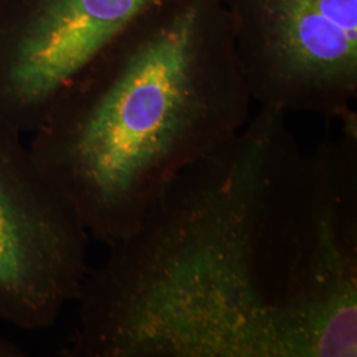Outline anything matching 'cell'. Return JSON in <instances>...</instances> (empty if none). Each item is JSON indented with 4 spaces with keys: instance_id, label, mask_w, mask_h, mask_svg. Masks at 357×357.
I'll use <instances>...</instances> for the list:
<instances>
[{
    "instance_id": "obj_6",
    "label": "cell",
    "mask_w": 357,
    "mask_h": 357,
    "mask_svg": "<svg viewBox=\"0 0 357 357\" xmlns=\"http://www.w3.org/2000/svg\"><path fill=\"white\" fill-rule=\"evenodd\" d=\"M24 356V351L19 345L10 343L8 340L0 339V357Z\"/></svg>"
},
{
    "instance_id": "obj_3",
    "label": "cell",
    "mask_w": 357,
    "mask_h": 357,
    "mask_svg": "<svg viewBox=\"0 0 357 357\" xmlns=\"http://www.w3.org/2000/svg\"><path fill=\"white\" fill-rule=\"evenodd\" d=\"M252 100L339 119L357 94V0H222Z\"/></svg>"
},
{
    "instance_id": "obj_5",
    "label": "cell",
    "mask_w": 357,
    "mask_h": 357,
    "mask_svg": "<svg viewBox=\"0 0 357 357\" xmlns=\"http://www.w3.org/2000/svg\"><path fill=\"white\" fill-rule=\"evenodd\" d=\"M160 0H0V119L32 134L66 85Z\"/></svg>"
},
{
    "instance_id": "obj_1",
    "label": "cell",
    "mask_w": 357,
    "mask_h": 357,
    "mask_svg": "<svg viewBox=\"0 0 357 357\" xmlns=\"http://www.w3.org/2000/svg\"><path fill=\"white\" fill-rule=\"evenodd\" d=\"M310 153L259 106L107 245L65 357H318Z\"/></svg>"
},
{
    "instance_id": "obj_2",
    "label": "cell",
    "mask_w": 357,
    "mask_h": 357,
    "mask_svg": "<svg viewBox=\"0 0 357 357\" xmlns=\"http://www.w3.org/2000/svg\"><path fill=\"white\" fill-rule=\"evenodd\" d=\"M252 102L222 0H160L66 85L28 147L90 237L110 245L245 126Z\"/></svg>"
},
{
    "instance_id": "obj_4",
    "label": "cell",
    "mask_w": 357,
    "mask_h": 357,
    "mask_svg": "<svg viewBox=\"0 0 357 357\" xmlns=\"http://www.w3.org/2000/svg\"><path fill=\"white\" fill-rule=\"evenodd\" d=\"M22 135L0 119V323L44 331L79 295L90 236Z\"/></svg>"
}]
</instances>
